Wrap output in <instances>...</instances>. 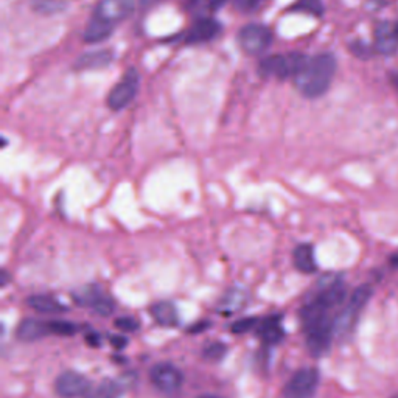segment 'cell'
Segmentation results:
<instances>
[{
  "mask_svg": "<svg viewBox=\"0 0 398 398\" xmlns=\"http://www.w3.org/2000/svg\"><path fill=\"white\" fill-rule=\"evenodd\" d=\"M151 316L155 318L156 323L162 327H174L179 324V316L177 310L170 302H157L150 308Z\"/></svg>",
  "mask_w": 398,
  "mask_h": 398,
  "instance_id": "ffe728a7",
  "label": "cell"
},
{
  "mask_svg": "<svg viewBox=\"0 0 398 398\" xmlns=\"http://www.w3.org/2000/svg\"><path fill=\"white\" fill-rule=\"evenodd\" d=\"M50 333L58 336H72L76 333V325L69 320H50Z\"/></svg>",
  "mask_w": 398,
  "mask_h": 398,
  "instance_id": "cb8c5ba5",
  "label": "cell"
},
{
  "mask_svg": "<svg viewBox=\"0 0 398 398\" xmlns=\"http://www.w3.org/2000/svg\"><path fill=\"white\" fill-rule=\"evenodd\" d=\"M394 28H395V35H397V38H398V22L394 25Z\"/></svg>",
  "mask_w": 398,
  "mask_h": 398,
  "instance_id": "d590c367",
  "label": "cell"
},
{
  "mask_svg": "<svg viewBox=\"0 0 398 398\" xmlns=\"http://www.w3.org/2000/svg\"><path fill=\"white\" fill-rule=\"evenodd\" d=\"M150 379L164 394L179 391L184 384V374L172 362H159L150 370Z\"/></svg>",
  "mask_w": 398,
  "mask_h": 398,
  "instance_id": "ba28073f",
  "label": "cell"
},
{
  "mask_svg": "<svg viewBox=\"0 0 398 398\" xmlns=\"http://www.w3.org/2000/svg\"><path fill=\"white\" fill-rule=\"evenodd\" d=\"M370 298H372V288L369 285H361L352 293L349 302L345 303V307L341 310V313H337V318H336L337 335H347L352 332L358 323L361 311L364 310V307H366Z\"/></svg>",
  "mask_w": 398,
  "mask_h": 398,
  "instance_id": "277c9868",
  "label": "cell"
},
{
  "mask_svg": "<svg viewBox=\"0 0 398 398\" xmlns=\"http://www.w3.org/2000/svg\"><path fill=\"white\" fill-rule=\"evenodd\" d=\"M8 283V273L4 271V277H2V286H5Z\"/></svg>",
  "mask_w": 398,
  "mask_h": 398,
  "instance_id": "d6a6232c",
  "label": "cell"
},
{
  "mask_svg": "<svg viewBox=\"0 0 398 398\" xmlns=\"http://www.w3.org/2000/svg\"><path fill=\"white\" fill-rule=\"evenodd\" d=\"M48 335H52L50 333L48 323H42V320H38V319L22 320L21 325L18 327V332H16V336H18L19 340L23 342L38 341Z\"/></svg>",
  "mask_w": 398,
  "mask_h": 398,
  "instance_id": "2e32d148",
  "label": "cell"
},
{
  "mask_svg": "<svg viewBox=\"0 0 398 398\" xmlns=\"http://www.w3.org/2000/svg\"><path fill=\"white\" fill-rule=\"evenodd\" d=\"M139 84H140V75L134 67H131V69L125 72L123 78L115 84L114 89L109 92L108 95L109 109H112V111H122V109L128 106L134 100L135 94H137Z\"/></svg>",
  "mask_w": 398,
  "mask_h": 398,
  "instance_id": "5b68a950",
  "label": "cell"
},
{
  "mask_svg": "<svg viewBox=\"0 0 398 398\" xmlns=\"http://www.w3.org/2000/svg\"><path fill=\"white\" fill-rule=\"evenodd\" d=\"M239 44L244 50V53L257 56L266 52L273 44V33L265 25L249 23L240 30Z\"/></svg>",
  "mask_w": 398,
  "mask_h": 398,
  "instance_id": "8992f818",
  "label": "cell"
},
{
  "mask_svg": "<svg viewBox=\"0 0 398 398\" xmlns=\"http://www.w3.org/2000/svg\"><path fill=\"white\" fill-rule=\"evenodd\" d=\"M114 53L111 50H95V52H88L81 55L75 61V69L76 70H97V69H105L109 64L112 63Z\"/></svg>",
  "mask_w": 398,
  "mask_h": 398,
  "instance_id": "5bb4252c",
  "label": "cell"
},
{
  "mask_svg": "<svg viewBox=\"0 0 398 398\" xmlns=\"http://www.w3.org/2000/svg\"><path fill=\"white\" fill-rule=\"evenodd\" d=\"M134 0H101L94 14L117 23L118 21L125 19L126 16H130L134 11Z\"/></svg>",
  "mask_w": 398,
  "mask_h": 398,
  "instance_id": "8fae6325",
  "label": "cell"
},
{
  "mask_svg": "<svg viewBox=\"0 0 398 398\" xmlns=\"http://www.w3.org/2000/svg\"><path fill=\"white\" fill-rule=\"evenodd\" d=\"M226 4V0H207V6L211 11H216Z\"/></svg>",
  "mask_w": 398,
  "mask_h": 398,
  "instance_id": "1f68e13d",
  "label": "cell"
},
{
  "mask_svg": "<svg viewBox=\"0 0 398 398\" xmlns=\"http://www.w3.org/2000/svg\"><path fill=\"white\" fill-rule=\"evenodd\" d=\"M125 391V386L122 381H112L106 379L97 387L90 389V392L86 398H120Z\"/></svg>",
  "mask_w": 398,
  "mask_h": 398,
  "instance_id": "44dd1931",
  "label": "cell"
},
{
  "mask_svg": "<svg viewBox=\"0 0 398 398\" xmlns=\"http://www.w3.org/2000/svg\"><path fill=\"white\" fill-rule=\"evenodd\" d=\"M115 327L118 330H122V332H135V330H139L140 324H139V320H135L134 318L131 316H126V318H120V319H117L115 320Z\"/></svg>",
  "mask_w": 398,
  "mask_h": 398,
  "instance_id": "4316f807",
  "label": "cell"
},
{
  "mask_svg": "<svg viewBox=\"0 0 398 398\" xmlns=\"http://www.w3.org/2000/svg\"><path fill=\"white\" fill-rule=\"evenodd\" d=\"M319 384V372L315 367H303L295 372L285 387V398H313Z\"/></svg>",
  "mask_w": 398,
  "mask_h": 398,
  "instance_id": "52a82bcc",
  "label": "cell"
},
{
  "mask_svg": "<svg viewBox=\"0 0 398 398\" xmlns=\"http://www.w3.org/2000/svg\"><path fill=\"white\" fill-rule=\"evenodd\" d=\"M111 344L115 347V349H123L126 345V337L123 336H112L111 337Z\"/></svg>",
  "mask_w": 398,
  "mask_h": 398,
  "instance_id": "4dcf8cb0",
  "label": "cell"
},
{
  "mask_svg": "<svg viewBox=\"0 0 398 398\" xmlns=\"http://www.w3.org/2000/svg\"><path fill=\"white\" fill-rule=\"evenodd\" d=\"M115 23L109 22L103 18H98V16H92V19L89 21L86 31H84V41L88 44H97V42L106 41L109 36L112 35Z\"/></svg>",
  "mask_w": 398,
  "mask_h": 398,
  "instance_id": "9a60e30c",
  "label": "cell"
},
{
  "mask_svg": "<svg viewBox=\"0 0 398 398\" xmlns=\"http://www.w3.org/2000/svg\"><path fill=\"white\" fill-rule=\"evenodd\" d=\"M142 2L148 5V4H155V2H159V0H142Z\"/></svg>",
  "mask_w": 398,
  "mask_h": 398,
  "instance_id": "836d02e7",
  "label": "cell"
},
{
  "mask_svg": "<svg viewBox=\"0 0 398 398\" xmlns=\"http://www.w3.org/2000/svg\"><path fill=\"white\" fill-rule=\"evenodd\" d=\"M234 6L241 13H251L260 5L261 0H232Z\"/></svg>",
  "mask_w": 398,
  "mask_h": 398,
  "instance_id": "f1b7e54d",
  "label": "cell"
},
{
  "mask_svg": "<svg viewBox=\"0 0 398 398\" xmlns=\"http://www.w3.org/2000/svg\"><path fill=\"white\" fill-rule=\"evenodd\" d=\"M345 299V286L341 278L324 286L315 298L300 310V319L307 345L315 357L328 352L336 335V308Z\"/></svg>",
  "mask_w": 398,
  "mask_h": 398,
  "instance_id": "6da1fadb",
  "label": "cell"
},
{
  "mask_svg": "<svg viewBox=\"0 0 398 398\" xmlns=\"http://www.w3.org/2000/svg\"><path fill=\"white\" fill-rule=\"evenodd\" d=\"M293 261H294V266L303 274H313V273H316V269H318L315 248H313L308 243L299 244V246L294 249Z\"/></svg>",
  "mask_w": 398,
  "mask_h": 398,
  "instance_id": "ac0fdd59",
  "label": "cell"
},
{
  "mask_svg": "<svg viewBox=\"0 0 398 398\" xmlns=\"http://www.w3.org/2000/svg\"><path fill=\"white\" fill-rule=\"evenodd\" d=\"M33 11L44 16H53L63 13L67 8L66 0H31Z\"/></svg>",
  "mask_w": 398,
  "mask_h": 398,
  "instance_id": "7402d4cb",
  "label": "cell"
},
{
  "mask_svg": "<svg viewBox=\"0 0 398 398\" xmlns=\"http://www.w3.org/2000/svg\"><path fill=\"white\" fill-rule=\"evenodd\" d=\"M201 398H221V397H216V395H202Z\"/></svg>",
  "mask_w": 398,
  "mask_h": 398,
  "instance_id": "e575fe53",
  "label": "cell"
},
{
  "mask_svg": "<svg viewBox=\"0 0 398 398\" xmlns=\"http://www.w3.org/2000/svg\"><path fill=\"white\" fill-rule=\"evenodd\" d=\"M350 52L355 55V56H358L361 59H367L372 56V50L367 44H364V42L361 41H357V42H353V44L350 46Z\"/></svg>",
  "mask_w": 398,
  "mask_h": 398,
  "instance_id": "83f0119b",
  "label": "cell"
},
{
  "mask_svg": "<svg viewBox=\"0 0 398 398\" xmlns=\"http://www.w3.org/2000/svg\"><path fill=\"white\" fill-rule=\"evenodd\" d=\"M260 324V319L257 318H249V319H240V320H236L235 324H232V333H248L251 332V330H257Z\"/></svg>",
  "mask_w": 398,
  "mask_h": 398,
  "instance_id": "d4e9b609",
  "label": "cell"
},
{
  "mask_svg": "<svg viewBox=\"0 0 398 398\" xmlns=\"http://www.w3.org/2000/svg\"><path fill=\"white\" fill-rule=\"evenodd\" d=\"M308 56L293 52L288 55H273L265 58L260 63V73L263 76H273L277 80L295 78L300 73V70L308 63Z\"/></svg>",
  "mask_w": 398,
  "mask_h": 398,
  "instance_id": "3957f363",
  "label": "cell"
},
{
  "mask_svg": "<svg viewBox=\"0 0 398 398\" xmlns=\"http://www.w3.org/2000/svg\"><path fill=\"white\" fill-rule=\"evenodd\" d=\"M335 73L336 58L332 53H319L308 59L294 81L305 97L319 98L330 89Z\"/></svg>",
  "mask_w": 398,
  "mask_h": 398,
  "instance_id": "7a4b0ae2",
  "label": "cell"
},
{
  "mask_svg": "<svg viewBox=\"0 0 398 398\" xmlns=\"http://www.w3.org/2000/svg\"><path fill=\"white\" fill-rule=\"evenodd\" d=\"M27 303L30 308L41 313V315H63V313L69 310L63 302H59L53 295L47 294L30 295L27 299Z\"/></svg>",
  "mask_w": 398,
  "mask_h": 398,
  "instance_id": "e0dca14e",
  "label": "cell"
},
{
  "mask_svg": "<svg viewBox=\"0 0 398 398\" xmlns=\"http://www.w3.org/2000/svg\"><path fill=\"white\" fill-rule=\"evenodd\" d=\"M73 298L78 303L92 308L101 316H111L115 310V302L97 286L84 288L83 291L73 294Z\"/></svg>",
  "mask_w": 398,
  "mask_h": 398,
  "instance_id": "30bf717a",
  "label": "cell"
},
{
  "mask_svg": "<svg viewBox=\"0 0 398 398\" xmlns=\"http://www.w3.org/2000/svg\"><path fill=\"white\" fill-rule=\"evenodd\" d=\"M300 8H303V10H307V11L315 13V14L323 13V4H320L319 0H302Z\"/></svg>",
  "mask_w": 398,
  "mask_h": 398,
  "instance_id": "f546056e",
  "label": "cell"
},
{
  "mask_svg": "<svg viewBox=\"0 0 398 398\" xmlns=\"http://www.w3.org/2000/svg\"><path fill=\"white\" fill-rule=\"evenodd\" d=\"M221 33V25L215 19H201L187 33V44H202L215 39Z\"/></svg>",
  "mask_w": 398,
  "mask_h": 398,
  "instance_id": "7c38bea8",
  "label": "cell"
},
{
  "mask_svg": "<svg viewBox=\"0 0 398 398\" xmlns=\"http://www.w3.org/2000/svg\"><path fill=\"white\" fill-rule=\"evenodd\" d=\"M224 353H226V347L221 342H214L204 349V358L216 361V360H221L224 357Z\"/></svg>",
  "mask_w": 398,
  "mask_h": 398,
  "instance_id": "484cf974",
  "label": "cell"
},
{
  "mask_svg": "<svg viewBox=\"0 0 398 398\" xmlns=\"http://www.w3.org/2000/svg\"><path fill=\"white\" fill-rule=\"evenodd\" d=\"M244 302H246V293L240 290L229 291L223 298L221 303H219V311L235 313L243 308Z\"/></svg>",
  "mask_w": 398,
  "mask_h": 398,
  "instance_id": "603a6c76",
  "label": "cell"
},
{
  "mask_svg": "<svg viewBox=\"0 0 398 398\" xmlns=\"http://www.w3.org/2000/svg\"><path fill=\"white\" fill-rule=\"evenodd\" d=\"M257 330L261 340L266 344H278L285 337V332L281 325V318L278 316H269L263 320H260Z\"/></svg>",
  "mask_w": 398,
  "mask_h": 398,
  "instance_id": "d6986e66",
  "label": "cell"
},
{
  "mask_svg": "<svg viewBox=\"0 0 398 398\" xmlns=\"http://www.w3.org/2000/svg\"><path fill=\"white\" fill-rule=\"evenodd\" d=\"M375 50L381 55H394L398 50V38L395 28L389 22H379L375 27Z\"/></svg>",
  "mask_w": 398,
  "mask_h": 398,
  "instance_id": "4fadbf2b",
  "label": "cell"
},
{
  "mask_svg": "<svg viewBox=\"0 0 398 398\" xmlns=\"http://www.w3.org/2000/svg\"><path fill=\"white\" fill-rule=\"evenodd\" d=\"M90 381L78 372H63L55 381V391L61 398H80L90 392Z\"/></svg>",
  "mask_w": 398,
  "mask_h": 398,
  "instance_id": "9c48e42d",
  "label": "cell"
}]
</instances>
